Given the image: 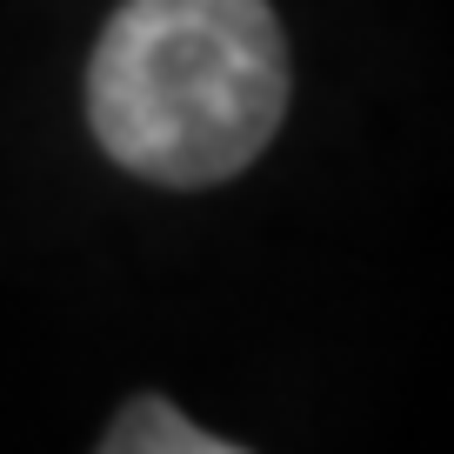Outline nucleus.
<instances>
[{
	"label": "nucleus",
	"mask_w": 454,
	"mask_h": 454,
	"mask_svg": "<svg viewBox=\"0 0 454 454\" xmlns=\"http://www.w3.org/2000/svg\"><path fill=\"white\" fill-rule=\"evenodd\" d=\"M287 114V41L268 0H128L87 67L107 160L160 187L234 181Z\"/></svg>",
	"instance_id": "f257e3e1"
},
{
	"label": "nucleus",
	"mask_w": 454,
	"mask_h": 454,
	"mask_svg": "<svg viewBox=\"0 0 454 454\" xmlns=\"http://www.w3.org/2000/svg\"><path fill=\"white\" fill-rule=\"evenodd\" d=\"M100 448H107V454H234V441L194 427L181 408H168L160 395H134L128 408L107 421Z\"/></svg>",
	"instance_id": "f03ea898"
}]
</instances>
